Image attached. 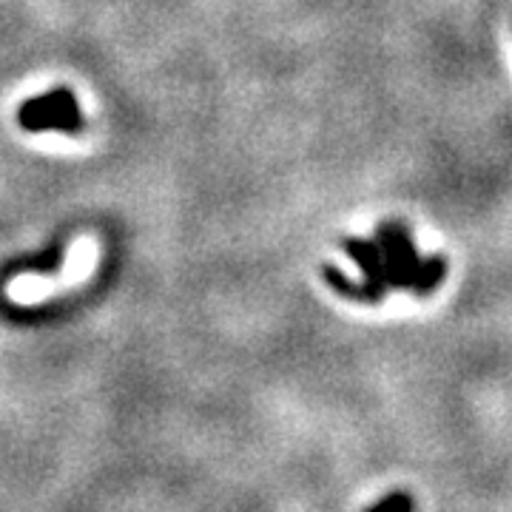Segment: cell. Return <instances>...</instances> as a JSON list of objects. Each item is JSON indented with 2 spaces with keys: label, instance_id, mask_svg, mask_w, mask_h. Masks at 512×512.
Returning a JSON list of instances; mask_svg holds the SVG:
<instances>
[{
  "label": "cell",
  "instance_id": "obj_3",
  "mask_svg": "<svg viewBox=\"0 0 512 512\" xmlns=\"http://www.w3.org/2000/svg\"><path fill=\"white\" fill-rule=\"evenodd\" d=\"M367 512H416V498L410 493H402V490H396V493L384 495L379 504H373Z\"/></svg>",
  "mask_w": 512,
  "mask_h": 512
},
{
  "label": "cell",
  "instance_id": "obj_1",
  "mask_svg": "<svg viewBox=\"0 0 512 512\" xmlns=\"http://www.w3.org/2000/svg\"><path fill=\"white\" fill-rule=\"evenodd\" d=\"M345 251L362 268L365 279L350 282L333 265H325V279L333 291L356 302L376 305L393 291L430 296L447 274L444 256H419L402 222H382L373 239H345Z\"/></svg>",
  "mask_w": 512,
  "mask_h": 512
},
{
  "label": "cell",
  "instance_id": "obj_2",
  "mask_svg": "<svg viewBox=\"0 0 512 512\" xmlns=\"http://www.w3.org/2000/svg\"><path fill=\"white\" fill-rule=\"evenodd\" d=\"M20 128L40 134V131H63L77 134L83 131V111L77 106V97L69 89H52L26 100L18 109Z\"/></svg>",
  "mask_w": 512,
  "mask_h": 512
}]
</instances>
